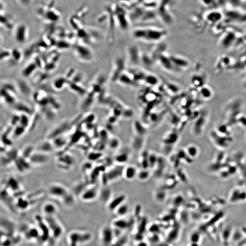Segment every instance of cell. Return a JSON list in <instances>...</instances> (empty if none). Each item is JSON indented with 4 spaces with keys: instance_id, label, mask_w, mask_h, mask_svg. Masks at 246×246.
<instances>
[{
    "instance_id": "6da1fadb",
    "label": "cell",
    "mask_w": 246,
    "mask_h": 246,
    "mask_svg": "<svg viewBox=\"0 0 246 246\" xmlns=\"http://www.w3.org/2000/svg\"><path fill=\"white\" fill-rule=\"evenodd\" d=\"M166 33L167 32L164 29L155 27H139L134 29L133 32L134 38L148 42L160 40Z\"/></svg>"
},
{
    "instance_id": "7a4b0ae2",
    "label": "cell",
    "mask_w": 246,
    "mask_h": 246,
    "mask_svg": "<svg viewBox=\"0 0 246 246\" xmlns=\"http://www.w3.org/2000/svg\"><path fill=\"white\" fill-rule=\"evenodd\" d=\"M92 234L89 231H73L68 233V246H81L88 243L92 239Z\"/></svg>"
},
{
    "instance_id": "3957f363",
    "label": "cell",
    "mask_w": 246,
    "mask_h": 246,
    "mask_svg": "<svg viewBox=\"0 0 246 246\" xmlns=\"http://www.w3.org/2000/svg\"><path fill=\"white\" fill-rule=\"evenodd\" d=\"M44 216L49 228L52 238L55 241L58 240L61 237L64 231L62 224L57 218L55 216Z\"/></svg>"
},
{
    "instance_id": "277c9868",
    "label": "cell",
    "mask_w": 246,
    "mask_h": 246,
    "mask_svg": "<svg viewBox=\"0 0 246 246\" xmlns=\"http://www.w3.org/2000/svg\"><path fill=\"white\" fill-rule=\"evenodd\" d=\"M69 192L66 187L60 183H52L48 189V194L51 197L60 200Z\"/></svg>"
},
{
    "instance_id": "5b68a950",
    "label": "cell",
    "mask_w": 246,
    "mask_h": 246,
    "mask_svg": "<svg viewBox=\"0 0 246 246\" xmlns=\"http://www.w3.org/2000/svg\"><path fill=\"white\" fill-rule=\"evenodd\" d=\"M13 34L16 40L19 43L26 41L28 35V28L24 23L20 22L15 25L13 29Z\"/></svg>"
},
{
    "instance_id": "8992f818",
    "label": "cell",
    "mask_w": 246,
    "mask_h": 246,
    "mask_svg": "<svg viewBox=\"0 0 246 246\" xmlns=\"http://www.w3.org/2000/svg\"><path fill=\"white\" fill-rule=\"evenodd\" d=\"M49 154L35 150L28 160L32 165H43L48 162L49 160Z\"/></svg>"
},
{
    "instance_id": "52a82bcc",
    "label": "cell",
    "mask_w": 246,
    "mask_h": 246,
    "mask_svg": "<svg viewBox=\"0 0 246 246\" xmlns=\"http://www.w3.org/2000/svg\"><path fill=\"white\" fill-rule=\"evenodd\" d=\"M99 192L96 187L87 188L80 195V198L84 202H90L94 201L99 197Z\"/></svg>"
},
{
    "instance_id": "ba28073f",
    "label": "cell",
    "mask_w": 246,
    "mask_h": 246,
    "mask_svg": "<svg viewBox=\"0 0 246 246\" xmlns=\"http://www.w3.org/2000/svg\"><path fill=\"white\" fill-rule=\"evenodd\" d=\"M57 162L58 167L66 170L67 168L69 169L72 165H73L74 159L72 155L66 153L58 157Z\"/></svg>"
},
{
    "instance_id": "9c48e42d",
    "label": "cell",
    "mask_w": 246,
    "mask_h": 246,
    "mask_svg": "<svg viewBox=\"0 0 246 246\" xmlns=\"http://www.w3.org/2000/svg\"><path fill=\"white\" fill-rule=\"evenodd\" d=\"M42 210L44 216H55L58 212V208L54 203L46 202L43 204Z\"/></svg>"
},
{
    "instance_id": "30bf717a",
    "label": "cell",
    "mask_w": 246,
    "mask_h": 246,
    "mask_svg": "<svg viewBox=\"0 0 246 246\" xmlns=\"http://www.w3.org/2000/svg\"><path fill=\"white\" fill-rule=\"evenodd\" d=\"M31 202L26 197H18L15 201V206L17 210L24 212L28 209L31 206Z\"/></svg>"
},
{
    "instance_id": "8fae6325",
    "label": "cell",
    "mask_w": 246,
    "mask_h": 246,
    "mask_svg": "<svg viewBox=\"0 0 246 246\" xmlns=\"http://www.w3.org/2000/svg\"><path fill=\"white\" fill-rule=\"evenodd\" d=\"M35 150L44 153L50 154L55 150V148L52 142L50 140H46L40 143L35 147Z\"/></svg>"
},
{
    "instance_id": "7c38bea8",
    "label": "cell",
    "mask_w": 246,
    "mask_h": 246,
    "mask_svg": "<svg viewBox=\"0 0 246 246\" xmlns=\"http://www.w3.org/2000/svg\"><path fill=\"white\" fill-rule=\"evenodd\" d=\"M126 197L124 194H121L116 197L112 200L109 201L108 208L110 211H113L116 209L121 205L125 202Z\"/></svg>"
},
{
    "instance_id": "4fadbf2b",
    "label": "cell",
    "mask_w": 246,
    "mask_h": 246,
    "mask_svg": "<svg viewBox=\"0 0 246 246\" xmlns=\"http://www.w3.org/2000/svg\"><path fill=\"white\" fill-rule=\"evenodd\" d=\"M124 169L120 166L115 167L111 169L106 173V177L108 181H114L119 178L121 176H123Z\"/></svg>"
},
{
    "instance_id": "5bb4252c",
    "label": "cell",
    "mask_w": 246,
    "mask_h": 246,
    "mask_svg": "<svg viewBox=\"0 0 246 246\" xmlns=\"http://www.w3.org/2000/svg\"><path fill=\"white\" fill-rule=\"evenodd\" d=\"M137 169L133 165H129L124 168L123 176L128 180H132L137 177L138 174Z\"/></svg>"
},
{
    "instance_id": "9a60e30c",
    "label": "cell",
    "mask_w": 246,
    "mask_h": 246,
    "mask_svg": "<svg viewBox=\"0 0 246 246\" xmlns=\"http://www.w3.org/2000/svg\"><path fill=\"white\" fill-rule=\"evenodd\" d=\"M112 231L108 226H105L102 229L101 231V238L102 241L105 245H108L112 241Z\"/></svg>"
},
{
    "instance_id": "2e32d148",
    "label": "cell",
    "mask_w": 246,
    "mask_h": 246,
    "mask_svg": "<svg viewBox=\"0 0 246 246\" xmlns=\"http://www.w3.org/2000/svg\"><path fill=\"white\" fill-rule=\"evenodd\" d=\"M61 200L64 206L70 208L74 206L76 203V197L73 193L69 191Z\"/></svg>"
},
{
    "instance_id": "e0dca14e",
    "label": "cell",
    "mask_w": 246,
    "mask_h": 246,
    "mask_svg": "<svg viewBox=\"0 0 246 246\" xmlns=\"http://www.w3.org/2000/svg\"><path fill=\"white\" fill-rule=\"evenodd\" d=\"M6 187L8 190L14 192H18L21 189V186L18 181L13 177L8 178L7 181Z\"/></svg>"
},
{
    "instance_id": "ac0fdd59",
    "label": "cell",
    "mask_w": 246,
    "mask_h": 246,
    "mask_svg": "<svg viewBox=\"0 0 246 246\" xmlns=\"http://www.w3.org/2000/svg\"><path fill=\"white\" fill-rule=\"evenodd\" d=\"M1 25L3 24V28L7 29H13L15 25L13 24V21L12 18L8 16H7L5 12L3 14H1Z\"/></svg>"
},
{
    "instance_id": "d6986e66",
    "label": "cell",
    "mask_w": 246,
    "mask_h": 246,
    "mask_svg": "<svg viewBox=\"0 0 246 246\" xmlns=\"http://www.w3.org/2000/svg\"><path fill=\"white\" fill-rule=\"evenodd\" d=\"M35 151V147H34L32 145H27L23 149H22L21 156L28 160L30 156L32 155Z\"/></svg>"
},
{
    "instance_id": "ffe728a7",
    "label": "cell",
    "mask_w": 246,
    "mask_h": 246,
    "mask_svg": "<svg viewBox=\"0 0 246 246\" xmlns=\"http://www.w3.org/2000/svg\"><path fill=\"white\" fill-rule=\"evenodd\" d=\"M52 142L54 144L55 149H60L66 146L67 141L64 138L62 137V138L60 137H59L58 138H55L54 139Z\"/></svg>"
},
{
    "instance_id": "44dd1931",
    "label": "cell",
    "mask_w": 246,
    "mask_h": 246,
    "mask_svg": "<svg viewBox=\"0 0 246 246\" xmlns=\"http://www.w3.org/2000/svg\"><path fill=\"white\" fill-rule=\"evenodd\" d=\"M128 208H128V205L125 202L122 204L121 205L120 207H118L115 210V211L118 215L122 216H125L127 213Z\"/></svg>"
},
{
    "instance_id": "7402d4cb",
    "label": "cell",
    "mask_w": 246,
    "mask_h": 246,
    "mask_svg": "<svg viewBox=\"0 0 246 246\" xmlns=\"http://www.w3.org/2000/svg\"><path fill=\"white\" fill-rule=\"evenodd\" d=\"M150 176V172L147 169H143L142 171L138 172L137 177L139 178L140 181H145L148 179Z\"/></svg>"
},
{
    "instance_id": "603a6c76",
    "label": "cell",
    "mask_w": 246,
    "mask_h": 246,
    "mask_svg": "<svg viewBox=\"0 0 246 246\" xmlns=\"http://www.w3.org/2000/svg\"><path fill=\"white\" fill-rule=\"evenodd\" d=\"M128 155L126 153H121L115 156V160L119 164H123L128 160Z\"/></svg>"
},
{
    "instance_id": "cb8c5ba5",
    "label": "cell",
    "mask_w": 246,
    "mask_h": 246,
    "mask_svg": "<svg viewBox=\"0 0 246 246\" xmlns=\"http://www.w3.org/2000/svg\"><path fill=\"white\" fill-rule=\"evenodd\" d=\"M232 231L231 227H227L224 230L222 233V238L224 243H227L228 240L230 239L232 235Z\"/></svg>"
},
{
    "instance_id": "d4e9b609",
    "label": "cell",
    "mask_w": 246,
    "mask_h": 246,
    "mask_svg": "<svg viewBox=\"0 0 246 246\" xmlns=\"http://www.w3.org/2000/svg\"><path fill=\"white\" fill-rule=\"evenodd\" d=\"M221 18V14L218 12H211L208 16V19L213 22L219 21Z\"/></svg>"
},
{
    "instance_id": "484cf974",
    "label": "cell",
    "mask_w": 246,
    "mask_h": 246,
    "mask_svg": "<svg viewBox=\"0 0 246 246\" xmlns=\"http://www.w3.org/2000/svg\"><path fill=\"white\" fill-rule=\"evenodd\" d=\"M187 153L191 157H194L197 154V149L194 146L191 145L187 148Z\"/></svg>"
},
{
    "instance_id": "4316f807",
    "label": "cell",
    "mask_w": 246,
    "mask_h": 246,
    "mask_svg": "<svg viewBox=\"0 0 246 246\" xmlns=\"http://www.w3.org/2000/svg\"><path fill=\"white\" fill-rule=\"evenodd\" d=\"M149 165V166H152L154 165H155L157 162V158L155 155H150L148 156Z\"/></svg>"
},
{
    "instance_id": "83f0119b",
    "label": "cell",
    "mask_w": 246,
    "mask_h": 246,
    "mask_svg": "<svg viewBox=\"0 0 246 246\" xmlns=\"http://www.w3.org/2000/svg\"><path fill=\"white\" fill-rule=\"evenodd\" d=\"M18 4L21 6L25 7H28L32 3L33 0H17Z\"/></svg>"
},
{
    "instance_id": "f1b7e54d",
    "label": "cell",
    "mask_w": 246,
    "mask_h": 246,
    "mask_svg": "<svg viewBox=\"0 0 246 246\" xmlns=\"http://www.w3.org/2000/svg\"><path fill=\"white\" fill-rule=\"evenodd\" d=\"M119 141L117 139H113L110 143V147L112 149H115L119 146Z\"/></svg>"
},
{
    "instance_id": "f546056e",
    "label": "cell",
    "mask_w": 246,
    "mask_h": 246,
    "mask_svg": "<svg viewBox=\"0 0 246 246\" xmlns=\"http://www.w3.org/2000/svg\"><path fill=\"white\" fill-rule=\"evenodd\" d=\"M242 234L239 231H236V232H234L233 233V238L235 241H237L238 240H241L242 239Z\"/></svg>"
},
{
    "instance_id": "4dcf8cb0",
    "label": "cell",
    "mask_w": 246,
    "mask_h": 246,
    "mask_svg": "<svg viewBox=\"0 0 246 246\" xmlns=\"http://www.w3.org/2000/svg\"><path fill=\"white\" fill-rule=\"evenodd\" d=\"M200 236L199 234L198 233H194L192 235L191 237V240L192 242H196L198 243L199 241L200 240Z\"/></svg>"
},
{
    "instance_id": "1f68e13d",
    "label": "cell",
    "mask_w": 246,
    "mask_h": 246,
    "mask_svg": "<svg viewBox=\"0 0 246 246\" xmlns=\"http://www.w3.org/2000/svg\"><path fill=\"white\" fill-rule=\"evenodd\" d=\"M202 1L207 5H212L214 1V0H202Z\"/></svg>"
},
{
    "instance_id": "d6a6232c",
    "label": "cell",
    "mask_w": 246,
    "mask_h": 246,
    "mask_svg": "<svg viewBox=\"0 0 246 246\" xmlns=\"http://www.w3.org/2000/svg\"><path fill=\"white\" fill-rule=\"evenodd\" d=\"M191 246H199L198 243H196V242H192Z\"/></svg>"
},
{
    "instance_id": "836d02e7",
    "label": "cell",
    "mask_w": 246,
    "mask_h": 246,
    "mask_svg": "<svg viewBox=\"0 0 246 246\" xmlns=\"http://www.w3.org/2000/svg\"><path fill=\"white\" fill-rule=\"evenodd\" d=\"M242 231H243V233H245V234H246V228H243L242 229Z\"/></svg>"
}]
</instances>
